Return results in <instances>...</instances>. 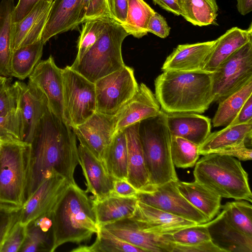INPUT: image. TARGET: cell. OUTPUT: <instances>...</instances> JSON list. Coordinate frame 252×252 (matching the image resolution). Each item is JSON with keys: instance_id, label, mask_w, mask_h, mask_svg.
Returning <instances> with one entry per match:
<instances>
[{"instance_id": "obj_4", "label": "cell", "mask_w": 252, "mask_h": 252, "mask_svg": "<svg viewBox=\"0 0 252 252\" xmlns=\"http://www.w3.org/2000/svg\"><path fill=\"white\" fill-rule=\"evenodd\" d=\"M193 173L194 181L221 198L252 202L248 174L235 158L219 153L204 155Z\"/></svg>"}, {"instance_id": "obj_14", "label": "cell", "mask_w": 252, "mask_h": 252, "mask_svg": "<svg viewBox=\"0 0 252 252\" xmlns=\"http://www.w3.org/2000/svg\"><path fill=\"white\" fill-rule=\"evenodd\" d=\"M28 84L43 93L49 110L63 121L62 69L56 64L51 55L37 63L29 77Z\"/></svg>"}, {"instance_id": "obj_35", "label": "cell", "mask_w": 252, "mask_h": 252, "mask_svg": "<svg viewBox=\"0 0 252 252\" xmlns=\"http://www.w3.org/2000/svg\"><path fill=\"white\" fill-rule=\"evenodd\" d=\"M94 242L91 245H80L71 252H145L127 243L99 226Z\"/></svg>"}, {"instance_id": "obj_46", "label": "cell", "mask_w": 252, "mask_h": 252, "mask_svg": "<svg viewBox=\"0 0 252 252\" xmlns=\"http://www.w3.org/2000/svg\"><path fill=\"white\" fill-rule=\"evenodd\" d=\"M101 18L115 20L107 0H91L88 4L82 24L88 20Z\"/></svg>"}, {"instance_id": "obj_16", "label": "cell", "mask_w": 252, "mask_h": 252, "mask_svg": "<svg viewBox=\"0 0 252 252\" xmlns=\"http://www.w3.org/2000/svg\"><path fill=\"white\" fill-rule=\"evenodd\" d=\"M160 106L151 89L142 83L133 97L116 116L115 133L146 119L158 115Z\"/></svg>"}, {"instance_id": "obj_37", "label": "cell", "mask_w": 252, "mask_h": 252, "mask_svg": "<svg viewBox=\"0 0 252 252\" xmlns=\"http://www.w3.org/2000/svg\"><path fill=\"white\" fill-rule=\"evenodd\" d=\"M221 208L227 218L237 228L245 234L252 236V206L242 200L228 202Z\"/></svg>"}, {"instance_id": "obj_52", "label": "cell", "mask_w": 252, "mask_h": 252, "mask_svg": "<svg viewBox=\"0 0 252 252\" xmlns=\"http://www.w3.org/2000/svg\"><path fill=\"white\" fill-rule=\"evenodd\" d=\"M127 9L128 0H114L113 15L123 26L126 22Z\"/></svg>"}, {"instance_id": "obj_55", "label": "cell", "mask_w": 252, "mask_h": 252, "mask_svg": "<svg viewBox=\"0 0 252 252\" xmlns=\"http://www.w3.org/2000/svg\"><path fill=\"white\" fill-rule=\"evenodd\" d=\"M91 0H82V7L81 11V15L80 19V24H82V20L85 14V12L87 7L88 4Z\"/></svg>"}, {"instance_id": "obj_17", "label": "cell", "mask_w": 252, "mask_h": 252, "mask_svg": "<svg viewBox=\"0 0 252 252\" xmlns=\"http://www.w3.org/2000/svg\"><path fill=\"white\" fill-rule=\"evenodd\" d=\"M79 164L86 179V191L93 194V201L110 196L115 180L107 171L103 162L84 146H78Z\"/></svg>"}, {"instance_id": "obj_38", "label": "cell", "mask_w": 252, "mask_h": 252, "mask_svg": "<svg viewBox=\"0 0 252 252\" xmlns=\"http://www.w3.org/2000/svg\"><path fill=\"white\" fill-rule=\"evenodd\" d=\"M199 147L183 138L172 136L170 154L174 166L183 168L194 166L200 155Z\"/></svg>"}, {"instance_id": "obj_23", "label": "cell", "mask_w": 252, "mask_h": 252, "mask_svg": "<svg viewBox=\"0 0 252 252\" xmlns=\"http://www.w3.org/2000/svg\"><path fill=\"white\" fill-rule=\"evenodd\" d=\"M82 0H54L41 40L45 43L53 36L80 25Z\"/></svg>"}, {"instance_id": "obj_21", "label": "cell", "mask_w": 252, "mask_h": 252, "mask_svg": "<svg viewBox=\"0 0 252 252\" xmlns=\"http://www.w3.org/2000/svg\"><path fill=\"white\" fill-rule=\"evenodd\" d=\"M215 42L213 40L178 45L167 57L161 70L185 72L203 70Z\"/></svg>"}, {"instance_id": "obj_40", "label": "cell", "mask_w": 252, "mask_h": 252, "mask_svg": "<svg viewBox=\"0 0 252 252\" xmlns=\"http://www.w3.org/2000/svg\"><path fill=\"white\" fill-rule=\"evenodd\" d=\"M162 235L167 240L187 246H193L211 240L205 223L188 226Z\"/></svg>"}, {"instance_id": "obj_56", "label": "cell", "mask_w": 252, "mask_h": 252, "mask_svg": "<svg viewBox=\"0 0 252 252\" xmlns=\"http://www.w3.org/2000/svg\"><path fill=\"white\" fill-rule=\"evenodd\" d=\"M107 1L108 2L110 10L113 15L114 0H107Z\"/></svg>"}, {"instance_id": "obj_43", "label": "cell", "mask_w": 252, "mask_h": 252, "mask_svg": "<svg viewBox=\"0 0 252 252\" xmlns=\"http://www.w3.org/2000/svg\"><path fill=\"white\" fill-rule=\"evenodd\" d=\"M27 225L17 220L11 226L0 247V252H20L25 240Z\"/></svg>"}, {"instance_id": "obj_30", "label": "cell", "mask_w": 252, "mask_h": 252, "mask_svg": "<svg viewBox=\"0 0 252 252\" xmlns=\"http://www.w3.org/2000/svg\"><path fill=\"white\" fill-rule=\"evenodd\" d=\"M14 8V0L0 2V77H11L12 19Z\"/></svg>"}, {"instance_id": "obj_13", "label": "cell", "mask_w": 252, "mask_h": 252, "mask_svg": "<svg viewBox=\"0 0 252 252\" xmlns=\"http://www.w3.org/2000/svg\"><path fill=\"white\" fill-rule=\"evenodd\" d=\"M13 86L16 108L22 120L23 141L30 144L39 122L48 108L47 100L40 91L28 83L17 81Z\"/></svg>"}, {"instance_id": "obj_8", "label": "cell", "mask_w": 252, "mask_h": 252, "mask_svg": "<svg viewBox=\"0 0 252 252\" xmlns=\"http://www.w3.org/2000/svg\"><path fill=\"white\" fill-rule=\"evenodd\" d=\"M62 76L63 121L72 128L96 111L95 85L70 66L62 69Z\"/></svg>"}, {"instance_id": "obj_10", "label": "cell", "mask_w": 252, "mask_h": 252, "mask_svg": "<svg viewBox=\"0 0 252 252\" xmlns=\"http://www.w3.org/2000/svg\"><path fill=\"white\" fill-rule=\"evenodd\" d=\"M214 102H219L252 80V40L222 62L213 73Z\"/></svg>"}, {"instance_id": "obj_15", "label": "cell", "mask_w": 252, "mask_h": 252, "mask_svg": "<svg viewBox=\"0 0 252 252\" xmlns=\"http://www.w3.org/2000/svg\"><path fill=\"white\" fill-rule=\"evenodd\" d=\"M116 116L95 112L81 125L72 128L79 143L102 161L115 134Z\"/></svg>"}, {"instance_id": "obj_48", "label": "cell", "mask_w": 252, "mask_h": 252, "mask_svg": "<svg viewBox=\"0 0 252 252\" xmlns=\"http://www.w3.org/2000/svg\"><path fill=\"white\" fill-rule=\"evenodd\" d=\"M138 191L127 180L115 179L111 195L122 197H136Z\"/></svg>"}, {"instance_id": "obj_32", "label": "cell", "mask_w": 252, "mask_h": 252, "mask_svg": "<svg viewBox=\"0 0 252 252\" xmlns=\"http://www.w3.org/2000/svg\"><path fill=\"white\" fill-rule=\"evenodd\" d=\"M44 44L40 39L12 51L10 62L11 77L20 80L29 77L40 61Z\"/></svg>"}, {"instance_id": "obj_24", "label": "cell", "mask_w": 252, "mask_h": 252, "mask_svg": "<svg viewBox=\"0 0 252 252\" xmlns=\"http://www.w3.org/2000/svg\"><path fill=\"white\" fill-rule=\"evenodd\" d=\"M139 125L138 123L124 130L128 158L127 181L139 191L146 190L149 188V175L139 132Z\"/></svg>"}, {"instance_id": "obj_39", "label": "cell", "mask_w": 252, "mask_h": 252, "mask_svg": "<svg viewBox=\"0 0 252 252\" xmlns=\"http://www.w3.org/2000/svg\"><path fill=\"white\" fill-rule=\"evenodd\" d=\"M109 18H101L84 22L78 41V52L72 64L78 63L99 38Z\"/></svg>"}, {"instance_id": "obj_12", "label": "cell", "mask_w": 252, "mask_h": 252, "mask_svg": "<svg viewBox=\"0 0 252 252\" xmlns=\"http://www.w3.org/2000/svg\"><path fill=\"white\" fill-rule=\"evenodd\" d=\"M69 185L65 178L57 173L44 179L21 207L20 222L28 225L39 218L51 215Z\"/></svg>"}, {"instance_id": "obj_5", "label": "cell", "mask_w": 252, "mask_h": 252, "mask_svg": "<svg viewBox=\"0 0 252 252\" xmlns=\"http://www.w3.org/2000/svg\"><path fill=\"white\" fill-rule=\"evenodd\" d=\"M139 132L149 175V189L178 180L171 158L172 135L165 112L161 110L158 115L140 122Z\"/></svg>"}, {"instance_id": "obj_1", "label": "cell", "mask_w": 252, "mask_h": 252, "mask_svg": "<svg viewBox=\"0 0 252 252\" xmlns=\"http://www.w3.org/2000/svg\"><path fill=\"white\" fill-rule=\"evenodd\" d=\"M29 145L26 199L53 173L65 178L70 184H76L74 172L79 164L76 136L72 128L49 108L39 122Z\"/></svg>"}, {"instance_id": "obj_7", "label": "cell", "mask_w": 252, "mask_h": 252, "mask_svg": "<svg viewBox=\"0 0 252 252\" xmlns=\"http://www.w3.org/2000/svg\"><path fill=\"white\" fill-rule=\"evenodd\" d=\"M29 144L2 141L0 149V203L21 207L26 200Z\"/></svg>"}, {"instance_id": "obj_26", "label": "cell", "mask_w": 252, "mask_h": 252, "mask_svg": "<svg viewBox=\"0 0 252 252\" xmlns=\"http://www.w3.org/2000/svg\"><path fill=\"white\" fill-rule=\"evenodd\" d=\"M252 123L229 125L221 130L210 133L199 146V154L217 153L226 149L246 144L252 146Z\"/></svg>"}, {"instance_id": "obj_27", "label": "cell", "mask_w": 252, "mask_h": 252, "mask_svg": "<svg viewBox=\"0 0 252 252\" xmlns=\"http://www.w3.org/2000/svg\"><path fill=\"white\" fill-rule=\"evenodd\" d=\"M110 233L121 240L145 252H162L159 247L158 234L143 230L131 218L118 220L102 225Z\"/></svg>"}, {"instance_id": "obj_36", "label": "cell", "mask_w": 252, "mask_h": 252, "mask_svg": "<svg viewBox=\"0 0 252 252\" xmlns=\"http://www.w3.org/2000/svg\"><path fill=\"white\" fill-rule=\"evenodd\" d=\"M155 11L144 0H128L126 22L123 27L129 35L140 38L147 34L149 21Z\"/></svg>"}, {"instance_id": "obj_57", "label": "cell", "mask_w": 252, "mask_h": 252, "mask_svg": "<svg viewBox=\"0 0 252 252\" xmlns=\"http://www.w3.org/2000/svg\"><path fill=\"white\" fill-rule=\"evenodd\" d=\"M1 143H2V140L0 139V147H1Z\"/></svg>"}, {"instance_id": "obj_33", "label": "cell", "mask_w": 252, "mask_h": 252, "mask_svg": "<svg viewBox=\"0 0 252 252\" xmlns=\"http://www.w3.org/2000/svg\"><path fill=\"white\" fill-rule=\"evenodd\" d=\"M180 15L195 26L216 23L218 6L216 0H178Z\"/></svg>"}, {"instance_id": "obj_29", "label": "cell", "mask_w": 252, "mask_h": 252, "mask_svg": "<svg viewBox=\"0 0 252 252\" xmlns=\"http://www.w3.org/2000/svg\"><path fill=\"white\" fill-rule=\"evenodd\" d=\"M136 197H122L110 195L93 201L96 220L99 226L125 218H131L135 210Z\"/></svg>"}, {"instance_id": "obj_49", "label": "cell", "mask_w": 252, "mask_h": 252, "mask_svg": "<svg viewBox=\"0 0 252 252\" xmlns=\"http://www.w3.org/2000/svg\"><path fill=\"white\" fill-rule=\"evenodd\" d=\"M246 144L236 145L217 153L237 158L239 160L246 161L252 159V150Z\"/></svg>"}, {"instance_id": "obj_47", "label": "cell", "mask_w": 252, "mask_h": 252, "mask_svg": "<svg viewBox=\"0 0 252 252\" xmlns=\"http://www.w3.org/2000/svg\"><path fill=\"white\" fill-rule=\"evenodd\" d=\"M148 32L152 33L162 38L167 37L170 34V28L165 18L157 12L151 17L147 26Z\"/></svg>"}, {"instance_id": "obj_6", "label": "cell", "mask_w": 252, "mask_h": 252, "mask_svg": "<svg viewBox=\"0 0 252 252\" xmlns=\"http://www.w3.org/2000/svg\"><path fill=\"white\" fill-rule=\"evenodd\" d=\"M128 35L121 24L109 19L95 44L78 63L70 67L94 83L120 69L126 65L122 45Z\"/></svg>"}, {"instance_id": "obj_54", "label": "cell", "mask_w": 252, "mask_h": 252, "mask_svg": "<svg viewBox=\"0 0 252 252\" xmlns=\"http://www.w3.org/2000/svg\"><path fill=\"white\" fill-rule=\"evenodd\" d=\"M238 11L245 16L252 11V0H236Z\"/></svg>"}, {"instance_id": "obj_31", "label": "cell", "mask_w": 252, "mask_h": 252, "mask_svg": "<svg viewBox=\"0 0 252 252\" xmlns=\"http://www.w3.org/2000/svg\"><path fill=\"white\" fill-rule=\"evenodd\" d=\"M107 172L115 179L127 180L128 158L124 130L116 132L102 160Z\"/></svg>"}, {"instance_id": "obj_53", "label": "cell", "mask_w": 252, "mask_h": 252, "mask_svg": "<svg viewBox=\"0 0 252 252\" xmlns=\"http://www.w3.org/2000/svg\"><path fill=\"white\" fill-rule=\"evenodd\" d=\"M153 2L162 8L179 16L180 10L178 0H153Z\"/></svg>"}, {"instance_id": "obj_42", "label": "cell", "mask_w": 252, "mask_h": 252, "mask_svg": "<svg viewBox=\"0 0 252 252\" xmlns=\"http://www.w3.org/2000/svg\"><path fill=\"white\" fill-rule=\"evenodd\" d=\"M0 139L2 141H23L20 114L16 109L0 116Z\"/></svg>"}, {"instance_id": "obj_41", "label": "cell", "mask_w": 252, "mask_h": 252, "mask_svg": "<svg viewBox=\"0 0 252 252\" xmlns=\"http://www.w3.org/2000/svg\"><path fill=\"white\" fill-rule=\"evenodd\" d=\"M52 245L51 232L44 231L34 222L27 225V235L21 252H49Z\"/></svg>"}, {"instance_id": "obj_20", "label": "cell", "mask_w": 252, "mask_h": 252, "mask_svg": "<svg viewBox=\"0 0 252 252\" xmlns=\"http://www.w3.org/2000/svg\"><path fill=\"white\" fill-rule=\"evenodd\" d=\"M205 223L211 240L222 252H252V236L234 226L222 210Z\"/></svg>"}, {"instance_id": "obj_34", "label": "cell", "mask_w": 252, "mask_h": 252, "mask_svg": "<svg viewBox=\"0 0 252 252\" xmlns=\"http://www.w3.org/2000/svg\"><path fill=\"white\" fill-rule=\"evenodd\" d=\"M252 95V80L219 102L212 120L214 127L227 126L234 120L245 101Z\"/></svg>"}, {"instance_id": "obj_50", "label": "cell", "mask_w": 252, "mask_h": 252, "mask_svg": "<svg viewBox=\"0 0 252 252\" xmlns=\"http://www.w3.org/2000/svg\"><path fill=\"white\" fill-rule=\"evenodd\" d=\"M40 0H19L17 4L15 6L12 14V23L21 21L34 7L36 4ZM53 1L54 0H46Z\"/></svg>"}, {"instance_id": "obj_18", "label": "cell", "mask_w": 252, "mask_h": 252, "mask_svg": "<svg viewBox=\"0 0 252 252\" xmlns=\"http://www.w3.org/2000/svg\"><path fill=\"white\" fill-rule=\"evenodd\" d=\"M131 218L144 231L154 234H166L195 225L193 221L175 216L137 200Z\"/></svg>"}, {"instance_id": "obj_51", "label": "cell", "mask_w": 252, "mask_h": 252, "mask_svg": "<svg viewBox=\"0 0 252 252\" xmlns=\"http://www.w3.org/2000/svg\"><path fill=\"white\" fill-rule=\"evenodd\" d=\"M247 123H252V95L245 101L236 118L229 125Z\"/></svg>"}, {"instance_id": "obj_3", "label": "cell", "mask_w": 252, "mask_h": 252, "mask_svg": "<svg viewBox=\"0 0 252 252\" xmlns=\"http://www.w3.org/2000/svg\"><path fill=\"white\" fill-rule=\"evenodd\" d=\"M77 184H70L52 214L50 252L66 243L80 245L98 232L92 197Z\"/></svg>"}, {"instance_id": "obj_45", "label": "cell", "mask_w": 252, "mask_h": 252, "mask_svg": "<svg viewBox=\"0 0 252 252\" xmlns=\"http://www.w3.org/2000/svg\"><path fill=\"white\" fill-rule=\"evenodd\" d=\"M21 208L0 203V247L10 228L19 219Z\"/></svg>"}, {"instance_id": "obj_28", "label": "cell", "mask_w": 252, "mask_h": 252, "mask_svg": "<svg viewBox=\"0 0 252 252\" xmlns=\"http://www.w3.org/2000/svg\"><path fill=\"white\" fill-rule=\"evenodd\" d=\"M177 188L180 193L209 221L219 214L221 197L205 186L195 181L185 182L178 180Z\"/></svg>"}, {"instance_id": "obj_22", "label": "cell", "mask_w": 252, "mask_h": 252, "mask_svg": "<svg viewBox=\"0 0 252 252\" xmlns=\"http://www.w3.org/2000/svg\"><path fill=\"white\" fill-rule=\"evenodd\" d=\"M172 136L187 139L199 146L211 133V120L194 113H165Z\"/></svg>"}, {"instance_id": "obj_9", "label": "cell", "mask_w": 252, "mask_h": 252, "mask_svg": "<svg viewBox=\"0 0 252 252\" xmlns=\"http://www.w3.org/2000/svg\"><path fill=\"white\" fill-rule=\"evenodd\" d=\"M96 111L115 116L135 94L138 84L132 68L126 65L94 82Z\"/></svg>"}, {"instance_id": "obj_2", "label": "cell", "mask_w": 252, "mask_h": 252, "mask_svg": "<svg viewBox=\"0 0 252 252\" xmlns=\"http://www.w3.org/2000/svg\"><path fill=\"white\" fill-rule=\"evenodd\" d=\"M155 96L165 113L206 111L214 102L212 73L166 71L155 80Z\"/></svg>"}, {"instance_id": "obj_25", "label": "cell", "mask_w": 252, "mask_h": 252, "mask_svg": "<svg viewBox=\"0 0 252 252\" xmlns=\"http://www.w3.org/2000/svg\"><path fill=\"white\" fill-rule=\"evenodd\" d=\"M203 70L213 73L229 56L249 41L252 40V24L247 30L233 27L215 40Z\"/></svg>"}, {"instance_id": "obj_19", "label": "cell", "mask_w": 252, "mask_h": 252, "mask_svg": "<svg viewBox=\"0 0 252 252\" xmlns=\"http://www.w3.org/2000/svg\"><path fill=\"white\" fill-rule=\"evenodd\" d=\"M52 2L40 0L21 21L12 24V51L41 39Z\"/></svg>"}, {"instance_id": "obj_44", "label": "cell", "mask_w": 252, "mask_h": 252, "mask_svg": "<svg viewBox=\"0 0 252 252\" xmlns=\"http://www.w3.org/2000/svg\"><path fill=\"white\" fill-rule=\"evenodd\" d=\"M11 77H0V116L16 109V100Z\"/></svg>"}, {"instance_id": "obj_11", "label": "cell", "mask_w": 252, "mask_h": 252, "mask_svg": "<svg viewBox=\"0 0 252 252\" xmlns=\"http://www.w3.org/2000/svg\"><path fill=\"white\" fill-rule=\"evenodd\" d=\"M178 180L138 191L136 197L141 202L196 223L209 221L201 212L180 193L177 188Z\"/></svg>"}]
</instances>
